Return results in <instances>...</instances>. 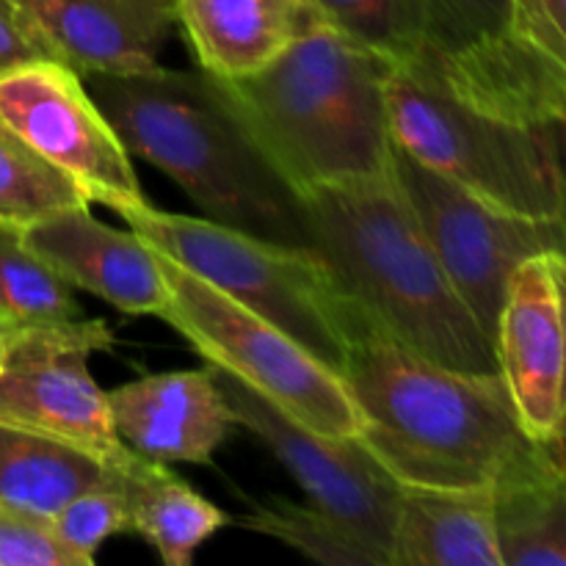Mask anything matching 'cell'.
<instances>
[{
  "label": "cell",
  "mask_w": 566,
  "mask_h": 566,
  "mask_svg": "<svg viewBox=\"0 0 566 566\" xmlns=\"http://www.w3.org/2000/svg\"><path fill=\"white\" fill-rule=\"evenodd\" d=\"M340 379L363 420L357 442L398 484L497 486L564 464L525 434L501 374L431 363L368 315Z\"/></svg>",
  "instance_id": "obj_1"
},
{
  "label": "cell",
  "mask_w": 566,
  "mask_h": 566,
  "mask_svg": "<svg viewBox=\"0 0 566 566\" xmlns=\"http://www.w3.org/2000/svg\"><path fill=\"white\" fill-rule=\"evenodd\" d=\"M81 77L127 153L171 177L210 221L313 249L302 199L238 125L208 72L155 64Z\"/></svg>",
  "instance_id": "obj_2"
},
{
  "label": "cell",
  "mask_w": 566,
  "mask_h": 566,
  "mask_svg": "<svg viewBox=\"0 0 566 566\" xmlns=\"http://www.w3.org/2000/svg\"><path fill=\"white\" fill-rule=\"evenodd\" d=\"M390 70L318 20L263 70L210 77L254 147L302 197L390 169Z\"/></svg>",
  "instance_id": "obj_3"
},
{
  "label": "cell",
  "mask_w": 566,
  "mask_h": 566,
  "mask_svg": "<svg viewBox=\"0 0 566 566\" xmlns=\"http://www.w3.org/2000/svg\"><path fill=\"white\" fill-rule=\"evenodd\" d=\"M298 199L313 249L385 335L446 368L497 374L492 340L442 271L390 169Z\"/></svg>",
  "instance_id": "obj_4"
},
{
  "label": "cell",
  "mask_w": 566,
  "mask_h": 566,
  "mask_svg": "<svg viewBox=\"0 0 566 566\" xmlns=\"http://www.w3.org/2000/svg\"><path fill=\"white\" fill-rule=\"evenodd\" d=\"M119 216L155 252L280 326L340 374L365 313L315 249L265 241L197 216L166 213L149 202Z\"/></svg>",
  "instance_id": "obj_5"
},
{
  "label": "cell",
  "mask_w": 566,
  "mask_h": 566,
  "mask_svg": "<svg viewBox=\"0 0 566 566\" xmlns=\"http://www.w3.org/2000/svg\"><path fill=\"white\" fill-rule=\"evenodd\" d=\"M392 144L475 197L531 219H564L562 130L479 114L442 88L420 55L387 77Z\"/></svg>",
  "instance_id": "obj_6"
},
{
  "label": "cell",
  "mask_w": 566,
  "mask_h": 566,
  "mask_svg": "<svg viewBox=\"0 0 566 566\" xmlns=\"http://www.w3.org/2000/svg\"><path fill=\"white\" fill-rule=\"evenodd\" d=\"M158 263L169 285L160 318L205 363L230 374L293 423L335 440H357L363 420L340 374L166 254L158 252Z\"/></svg>",
  "instance_id": "obj_7"
},
{
  "label": "cell",
  "mask_w": 566,
  "mask_h": 566,
  "mask_svg": "<svg viewBox=\"0 0 566 566\" xmlns=\"http://www.w3.org/2000/svg\"><path fill=\"white\" fill-rule=\"evenodd\" d=\"M390 175L442 271L492 340L509 276L534 254L564 252V219H531L497 208L398 144L390 149Z\"/></svg>",
  "instance_id": "obj_8"
},
{
  "label": "cell",
  "mask_w": 566,
  "mask_h": 566,
  "mask_svg": "<svg viewBox=\"0 0 566 566\" xmlns=\"http://www.w3.org/2000/svg\"><path fill=\"white\" fill-rule=\"evenodd\" d=\"M0 116L28 147L64 171L88 205L122 213L149 202L130 153L92 99L81 72L64 61L39 59L0 72Z\"/></svg>",
  "instance_id": "obj_9"
},
{
  "label": "cell",
  "mask_w": 566,
  "mask_h": 566,
  "mask_svg": "<svg viewBox=\"0 0 566 566\" xmlns=\"http://www.w3.org/2000/svg\"><path fill=\"white\" fill-rule=\"evenodd\" d=\"M114 346L99 318L25 326L0 368V423L22 426L81 448L114 468L125 453L108 396L88 374V357Z\"/></svg>",
  "instance_id": "obj_10"
},
{
  "label": "cell",
  "mask_w": 566,
  "mask_h": 566,
  "mask_svg": "<svg viewBox=\"0 0 566 566\" xmlns=\"http://www.w3.org/2000/svg\"><path fill=\"white\" fill-rule=\"evenodd\" d=\"M213 379L230 407L232 423L252 431L274 453L315 509L376 547L390 566L401 484L357 440H335L293 423L224 370L213 368Z\"/></svg>",
  "instance_id": "obj_11"
},
{
  "label": "cell",
  "mask_w": 566,
  "mask_h": 566,
  "mask_svg": "<svg viewBox=\"0 0 566 566\" xmlns=\"http://www.w3.org/2000/svg\"><path fill=\"white\" fill-rule=\"evenodd\" d=\"M492 346L525 434L564 451V252L514 269Z\"/></svg>",
  "instance_id": "obj_12"
},
{
  "label": "cell",
  "mask_w": 566,
  "mask_h": 566,
  "mask_svg": "<svg viewBox=\"0 0 566 566\" xmlns=\"http://www.w3.org/2000/svg\"><path fill=\"white\" fill-rule=\"evenodd\" d=\"M22 243L66 285L81 287L127 315H164L169 285L158 252L133 230H116L88 213V205L20 227Z\"/></svg>",
  "instance_id": "obj_13"
},
{
  "label": "cell",
  "mask_w": 566,
  "mask_h": 566,
  "mask_svg": "<svg viewBox=\"0 0 566 566\" xmlns=\"http://www.w3.org/2000/svg\"><path fill=\"white\" fill-rule=\"evenodd\" d=\"M418 55L448 94L479 114L520 127L564 125L566 61L509 28L453 53L423 48Z\"/></svg>",
  "instance_id": "obj_14"
},
{
  "label": "cell",
  "mask_w": 566,
  "mask_h": 566,
  "mask_svg": "<svg viewBox=\"0 0 566 566\" xmlns=\"http://www.w3.org/2000/svg\"><path fill=\"white\" fill-rule=\"evenodd\" d=\"M105 396L119 440L158 462L210 464L230 434L232 415L210 365L142 376Z\"/></svg>",
  "instance_id": "obj_15"
},
{
  "label": "cell",
  "mask_w": 566,
  "mask_h": 566,
  "mask_svg": "<svg viewBox=\"0 0 566 566\" xmlns=\"http://www.w3.org/2000/svg\"><path fill=\"white\" fill-rule=\"evenodd\" d=\"M50 55L81 75L158 64L177 0H17Z\"/></svg>",
  "instance_id": "obj_16"
},
{
  "label": "cell",
  "mask_w": 566,
  "mask_h": 566,
  "mask_svg": "<svg viewBox=\"0 0 566 566\" xmlns=\"http://www.w3.org/2000/svg\"><path fill=\"white\" fill-rule=\"evenodd\" d=\"M390 566H503L492 486L401 484Z\"/></svg>",
  "instance_id": "obj_17"
},
{
  "label": "cell",
  "mask_w": 566,
  "mask_h": 566,
  "mask_svg": "<svg viewBox=\"0 0 566 566\" xmlns=\"http://www.w3.org/2000/svg\"><path fill=\"white\" fill-rule=\"evenodd\" d=\"M199 70L235 81L263 70L318 22L310 0H177Z\"/></svg>",
  "instance_id": "obj_18"
},
{
  "label": "cell",
  "mask_w": 566,
  "mask_h": 566,
  "mask_svg": "<svg viewBox=\"0 0 566 566\" xmlns=\"http://www.w3.org/2000/svg\"><path fill=\"white\" fill-rule=\"evenodd\" d=\"M114 470L125 495L130 531L147 539L164 564H191L216 531L232 525V517L171 473L166 462L125 448Z\"/></svg>",
  "instance_id": "obj_19"
},
{
  "label": "cell",
  "mask_w": 566,
  "mask_h": 566,
  "mask_svg": "<svg viewBox=\"0 0 566 566\" xmlns=\"http://www.w3.org/2000/svg\"><path fill=\"white\" fill-rule=\"evenodd\" d=\"M116 479L103 459L55 437L0 423V503L53 517L88 486Z\"/></svg>",
  "instance_id": "obj_20"
},
{
  "label": "cell",
  "mask_w": 566,
  "mask_h": 566,
  "mask_svg": "<svg viewBox=\"0 0 566 566\" xmlns=\"http://www.w3.org/2000/svg\"><path fill=\"white\" fill-rule=\"evenodd\" d=\"M492 509L503 566L566 564L564 464L492 486Z\"/></svg>",
  "instance_id": "obj_21"
},
{
  "label": "cell",
  "mask_w": 566,
  "mask_h": 566,
  "mask_svg": "<svg viewBox=\"0 0 566 566\" xmlns=\"http://www.w3.org/2000/svg\"><path fill=\"white\" fill-rule=\"evenodd\" d=\"M238 525L254 531V534L280 539L282 545L326 566H387V558L376 547L359 539L335 517L315 509L313 503L304 506V503H293L287 497L252 503V512L238 520Z\"/></svg>",
  "instance_id": "obj_22"
},
{
  "label": "cell",
  "mask_w": 566,
  "mask_h": 566,
  "mask_svg": "<svg viewBox=\"0 0 566 566\" xmlns=\"http://www.w3.org/2000/svg\"><path fill=\"white\" fill-rule=\"evenodd\" d=\"M0 315L20 329L83 318L75 287L22 243L14 224H0Z\"/></svg>",
  "instance_id": "obj_23"
},
{
  "label": "cell",
  "mask_w": 566,
  "mask_h": 566,
  "mask_svg": "<svg viewBox=\"0 0 566 566\" xmlns=\"http://www.w3.org/2000/svg\"><path fill=\"white\" fill-rule=\"evenodd\" d=\"M315 17L392 66L426 48V0H310Z\"/></svg>",
  "instance_id": "obj_24"
},
{
  "label": "cell",
  "mask_w": 566,
  "mask_h": 566,
  "mask_svg": "<svg viewBox=\"0 0 566 566\" xmlns=\"http://www.w3.org/2000/svg\"><path fill=\"white\" fill-rule=\"evenodd\" d=\"M88 205L81 188L28 147L0 116V224L25 227Z\"/></svg>",
  "instance_id": "obj_25"
},
{
  "label": "cell",
  "mask_w": 566,
  "mask_h": 566,
  "mask_svg": "<svg viewBox=\"0 0 566 566\" xmlns=\"http://www.w3.org/2000/svg\"><path fill=\"white\" fill-rule=\"evenodd\" d=\"M116 473V470H114ZM59 539L70 547L75 556H81L88 566L94 556L108 542L111 536L130 531L127 520L125 495H122L119 479H111L105 484L88 486L77 492L72 501H66L59 512L50 517Z\"/></svg>",
  "instance_id": "obj_26"
},
{
  "label": "cell",
  "mask_w": 566,
  "mask_h": 566,
  "mask_svg": "<svg viewBox=\"0 0 566 566\" xmlns=\"http://www.w3.org/2000/svg\"><path fill=\"white\" fill-rule=\"evenodd\" d=\"M506 28V0H426V50L453 53Z\"/></svg>",
  "instance_id": "obj_27"
},
{
  "label": "cell",
  "mask_w": 566,
  "mask_h": 566,
  "mask_svg": "<svg viewBox=\"0 0 566 566\" xmlns=\"http://www.w3.org/2000/svg\"><path fill=\"white\" fill-rule=\"evenodd\" d=\"M0 566H88L55 534L50 517L0 503Z\"/></svg>",
  "instance_id": "obj_28"
},
{
  "label": "cell",
  "mask_w": 566,
  "mask_h": 566,
  "mask_svg": "<svg viewBox=\"0 0 566 566\" xmlns=\"http://www.w3.org/2000/svg\"><path fill=\"white\" fill-rule=\"evenodd\" d=\"M566 0H506V28L514 36L566 61Z\"/></svg>",
  "instance_id": "obj_29"
},
{
  "label": "cell",
  "mask_w": 566,
  "mask_h": 566,
  "mask_svg": "<svg viewBox=\"0 0 566 566\" xmlns=\"http://www.w3.org/2000/svg\"><path fill=\"white\" fill-rule=\"evenodd\" d=\"M53 59L17 0H0V72L28 61Z\"/></svg>",
  "instance_id": "obj_30"
},
{
  "label": "cell",
  "mask_w": 566,
  "mask_h": 566,
  "mask_svg": "<svg viewBox=\"0 0 566 566\" xmlns=\"http://www.w3.org/2000/svg\"><path fill=\"white\" fill-rule=\"evenodd\" d=\"M17 332H20V326H17L14 321H9V318H3V315H0V368H3L6 354H9V348H11V343H14Z\"/></svg>",
  "instance_id": "obj_31"
}]
</instances>
